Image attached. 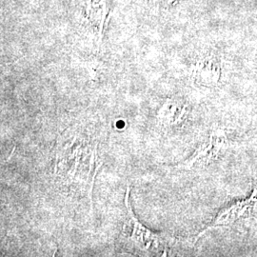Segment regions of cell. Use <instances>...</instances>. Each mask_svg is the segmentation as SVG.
<instances>
[{"instance_id":"6da1fadb","label":"cell","mask_w":257,"mask_h":257,"mask_svg":"<svg viewBox=\"0 0 257 257\" xmlns=\"http://www.w3.org/2000/svg\"><path fill=\"white\" fill-rule=\"evenodd\" d=\"M103 161V142L94 128L71 126L58 136L54 175L58 183L88 197L92 209L95 178Z\"/></svg>"},{"instance_id":"7a4b0ae2","label":"cell","mask_w":257,"mask_h":257,"mask_svg":"<svg viewBox=\"0 0 257 257\" xmlns=\"http://www.w3.org/2000/svg\"><path fill=\"white\" fill-rule=\"evenodd\" d=\"M130 188H127L125 193V206L127 208V219L123 226V236L128 245L143 255H156L162 249L163 237L149 230L142 223H140L130 202Z\"/></svg>"},{"instance_id":"3957f363","label":"cell","mask_w":257,"mask_h":257,"mask_svg":"<svg viewBox=\"0 0 257 257\" xmlns=\"http://www.w3.org/2000/svg\"><path fill=\"white\" fill-rule=\"evenodd\" d=\"M187 113V107L177 105L174 102L168 101L159 109L157 118L164 126L178 124Z\"/></svg>"},{"instance_id":"277c9868","label":"cell","mask_w":257,"mask_h":257,"mask_svg":"<svg viewBox=\"0 0 257 257\" xmlns=\"http://www.w3.org/2000/svg\"><path fill=\"white\" fill-rule=\"evenodd\" d=\"M197 77L204 83H215L219 79V67L207 62L197 71Z\"/></svg>"}]
</instances>
